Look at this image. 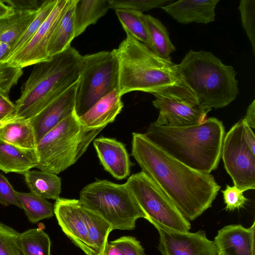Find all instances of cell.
I'll use <instances>...</instances> for the list:
<instances>
[{
    "mask_svg": "<svg viewBox=\"0 0 255 255\" xmlns=\"http://www.w3.org/2000/svg\"><path fill=\"white\" fill-rule=\"evenodd\" d=\"M132 135L131 155L184 218L193 221L212 206L221 189L212 174L175 159L144 133L133 132Z\"/></svg>",
    "mask_w": 255,
    "mask_h": 255,
    "instance_id": "6da1fadb",
    "label": "cell"
},
{
    "mask_svg": "<svg viewBox=\"0 0 255 255\" xmlns=\"http://www.w3.org/2000/svg\"><path fill=\"white\" fill-rule=\"evenodd\" d=\"M144 134L166 153L187 166L210 174L220 162L225 132L222 122L212 117L200 124L182 127L152 123Z\"/></svg>",
    "mask_w": 255,
    "mask_h": 255,
    "instance_id": "7a4b0ae2",
    "label": "cell"
},
{
    "mask_svg": "<svg viewBox=\"0 0 255 255\" xmlns=\"http://www.w3.org/2000/svg\"><path fill=\"white\" fill-rule=\"evenodd\" d=\"M82 57L71 46L34 65L21 87L13 113L5 122L29 120L77 82Z\"/></svg>",
    "mask_w": 255,
    "mask_h": 255,
    "instance_id": "3957f363",
    "label": "cell"
},
{
    "mask_svg": "<svg viewBox=\"0 0 255 255\" xmlns=\"http://www.w3.org/2000/svg\"><path fill=\"white\" fill-rule=\"evenodd\" d=\"M126 38L114 49L119 65V94L132 91L153 95L187 86L172 61L158 57L145 45L126 32Z\"/></svg>",
    "mask_w": 255,
    "mask_h": 255,
    "instance_id": "277c9868",
    "label": "cell"
},
{
    "mask_svg": "<svg viewBox=\"0 0 255 255\" xmlns=\"http://www.w3.org/2000/svg\"><path fill=\"white\" fill-rule=\"evenodd\" d=\"M177 69L200 105L211 110L224 108L239 94L236 72L210 52L188 51Z\"/></svg>",
    "mask_w": 255,
    "mask_h": 255,
    "instance_id": "5b68a950",
    "label": "cell"
},
{
    "mask_svg": "<svg viewBox=\"0 0 255 255\" xmlns=\"http://www.w3.org/2000/svg\"><path fill=\"white\" fill-rule=\"evenodd\" d=\"M104 128L85 127L74 111L37 143L36 168L55 174L65 170L80 158Z\"/></svg>",
    "mask_w": 255,
    "mask_h": 255,
    "instance_id": "8992f818",
    "label": "cell"
},
{
    "mask_svg": "<svg viewBox=\"0 0 255 255\" xmlns=\"http://www.w3.org/2000/svg\"><path fill=\"white\" fill-rule=\"evenodd\" d=\"M79 200L110 223L113 230H134L137 219L146 218L126 183L98 180L82 189Z\"/></svg>",
    "mask_w": 255,
    "mask_h": 255,
    "instance_id": "52a82bcc",
    "label": "cell"
},
{
    "mask_svg": "<svg viewBox=\"0 0 255 255\" xmlns=\"http://www.w3.org/2000/svg\"><path fill=\"white\" fill-rule=\"evenodd\" d=\"M119 65L114 50L82 56L74 112L79 118L98 101L119 89Z\"/></svg>",
    "mask_w": 255,
    "mask_h": 255,
    "instance_id": "ba28073f",
    "label": "cell"
},
{
    "mask_svg": "<svg viewBox=\"0 0 255 255\" xmlns=\"http://www.w3.org/2000/svg\"><path fill=\"white\" fill-rule=\"evenodd\" d=\"M151 224L169 230L189 232L190 222L160 188L143 172L131 175L126 183Z\"/></svg>",
    "mask_w": 255,
    "mask_h": 255,
    "instance_id": "9c48e42d",
    "label": "cell"
},
{
    "mask_svg": "<svg viewBox=\"0 0 255 255\" xmlns=\"http://www.w3.org/2000/svg\"><path fill=\"white\" fill-rule=\"evenodd\" d=\"M152 104L159 111L154 124L182 127L203 122L211 111L201 106L187 86L176 87L153 95Z\"/></svg>",
    "mask_w": 255,
    "mask_h": 255,
    "instance_id": "30bf717a",
    "label": "cell"
},
{
    "mask_svg": "<svg viewBox=\"0 0 255 255\" xmlns=\"http://www.w3.org/2000/svg\"><path fill=\"white\" fill-rule=\"evenodd\" d=\"M243 128L241 120L225 135L221 157L234 186L246 191L255 189V155L244 141Z\"/></svg>",
    "mask_w": 255,
    "mask_h": 255,
    "instance_id": "8fae6325",
    "label": "cell"
},
{
    "mask_svg": "<svg viewBox=\"0 0 255 255\" xmlns=\"http://www.w3.org/2000/svg\"><path fill=\"white\" fill-rule=\"evenodd\" d=\"M68 2V0H57L53 9L31 39L18 51L2 62L23 69L50 59L48 45Z\"/></svg>",
    "mask_w": 255,
    "mask_h": 255,
    "instance_id": "7c38bea8",
    "label": "cell"
},
{
    "mask_svg": "<svg viewBox=\"0 0 255 255\" xmlns=\"http://www.w3.org/2000/svg\"><path fill=\"white\" fill-rule=\"evenodd\" d=\"M151 224L158 232L157 248L162 255H218L214 241L207 238L204 231L181 232L156 223Z\"/></svg>",
    "mask_w": 255,
    "mask_h": 255,
    "instance_id": "4fadbf2b",
    "label": "cell"
},
{
    "mask_svg": "<svg viewBox=\"0 0 255 255\" xmlns=\"http://www.w3.org/2000/svg\"><path fill=\"white\" fill-rule=\"evenodd\" d=\"M54 213L65 234L87 255H92L88 233L86 208L79 200L59 198Z\"/></svg>",
    "mask_w": 255,
    "mask_h": 255,
    "instance_id": "5bb4252c",
    "label": "cell"
},
{
    "mask_svg": "<svg viewBox=\"0 0 255 255\" xmlns=\"http://www.w3.org/2000/svg\"><path fill=\"white\" fill-rule=\"evenodd\" d=\"M77 85V82L27 120L33 128L37 144L48 132L73 113Z\"/></svg>",
    "mask_w": 255,
    "mask_h": 255,
    "instance_id": "9a60e30c",
    "label": "cell"
},
{
    "mask_svg": "<svg viewBox=\"0 0 255 255\" xmlns=\"http://www.w3.org/2000/svg\"><path fill=\"white\" fill-rule=\"evenodd\" d=\"M255 221L249 228L229 225L218 232L213 241L219 255H255Z\"/></svg>",
    "mask_w": 255,
    "mask_h": 255,
    "instance_id": "2e32d148",
    "label": "cell"
},
{
    "mask_svg": "<svg viewBox=\"0 0 255 255\" xmlns=\"http://www.w3.org/2000/svg\"><path fill=\"white\" fill-rule=\"evenodd\" d=\"M93 144L105 169L114 177L121 180L130 173L131 162L125 145L115 138L102 137Z\"/></svg>",
    "mask_w": 255,
    "mask_h": 255,
    "instance_id": "e0dca14e",
    "label": "cell"
},
{
    "mask_svg": "<svg viewBox=\"0 0 255 255\" xmlns=\"http://www.w3.org/2000/svg\"><path fill=\"white\" fill-rule=\"evenodd\" d=\"M220 0H180L161 8L182 24H207L215 20V9Z\"/></svg>",
    "mask_w": 255,
    "mask_h": 255,
    "instance_id": "ac0fdd59",
    "label": "cell"
},
{
    "mask_svg": "<svg viewBox=\"0 0 255 255\" xmlns=\"http://www.w3.org/2000/svg\"><path fill=\"white\" fill-rule=\"evenodd\" d=\"M118 89L103 97L88 111L79 118L80 122L90 128L106 127L114 121L122 111L124 104Z\"/></svg>",
    "mask_w": 255,
    "mask_h": 255,
    "instance_id": "d6986e66",
    "label": "cell"
},
{
    "mask_svg": "<svg viewBox=\"0 0 255 255\" xmlns=\"http://www.w3.org/2000/svg\"><path fill=\"white\" fill-rule=\"evenodd\" d=\"M38 162L35 150L21 148L0 139V170L5 173L23 174L36 168Z\"/></svg>",
    "mask_w": 255,
    "mask_h": 255,
    "instance_id": "ffe728a7",
    "label": "cell"
},
{
    "mask_svg": "<svg viewBox=\"0 0 255 255\" xmlns=\"http://www.w3.org/2000/svg\"><path fill=\"white\" fill-rule=\"evenodd\" d=\"M37 9H17L11 7L0 17V43L8 44L11 49L23 35L36 16Z\"/></svg>",
    "mask_w": 255,
    "mask_h": 255,
    "instance_id": "44dd1931",
    "label": "cell"
},
{
    "mask_svg": "<svg viewBox=\"0 0 255 255\" xmlns=\"http://www.w3.org/2000/svg\"><path fill=\"white\" fill-rule=\"evenodd\" d=\"M76 0H68L65 9L57 24L48 47L50 58L71 47L75 37V8Z\"/></svg>",
    "mask_w": 255,
    "mask_h": 255,
    "instance_id": "7402d4cb",
    "label": "cell"
},
{
    "mask_svg": "<svg viewBox=\"0 0 255 255\" xmlns=\"http://www.w3.org/2000/svg\"><path fill=\"white\" fill-rule=\"evenodd\" d=\"M32 194L45 199L57 200L61 193V179L57 174L41 170H28L23 174Z\"/></svg>",
    "mask_w": 255,
    "mask_h": 255,
    "instance_id": "603a6c76",
    "label": "cell"
},
{
    "mask_svg": "<svg viewBox=\"0 0 255 255\" xmlns=\"http://www.w3.org/2000/svg\"><path fill=\"white\" fill-rule=\"evenodd\" d=\"M0 139L28 150H35L37 145L33 128L27 120L4 122L0 127Z\"/></svg>",
    "mask_w": 255,
    "mask_h": 255,
    "instance_id": "cb8c5ba5",
    "label": "cell"
},
{
    "mask_svg": "<svg viewBox=\"0 0 255 255\" xmlns=\"http://www.w3.org/2000/svg\"><path fill=\"white\" fill-rule=\"evenodd\" d=\"M110 8L108 0H76L75 8V37L94 24Z\"/></svg>",
    "mask_w": 255,
    "mask_h": 255,
    "instance_id": "d4e9b609",
    "label": "cell"
},
{
    "mask_svg": "<svg viewBox=\"0 0 255 255\" xmlns=\"http://www.w3.org/2000/svg\"><path fill=\"white\" fill-rule=\"evenodd\" d=\"M150 43V49L158 57L171 61L170 55L176 50L166 27L156 18L144 14Z\"/></svg>",
    "mask_w": 255,
    "mask_h": 255,
    "instance_id": "484cf974",
    "label": "cell"
},
{
    "mask_svg": "<svg viewBox=\"0 0 255 255\" xmlns=\"http://www.w3.org/2000/svg\"><path fill=\"white\" fill-rule=\"evenodd\" d=\"M85 211L88 239L92 255H103L109 243L108 236L113 230L112 226L93 211L86 208Z\"/></svg>",
    "mask_w": 255,
    "mask_h": 255,
    "instance_id": "4316f807",
    "label": "cell"
},
{
    "mask_svg": "<svg viewBox=\"0 0 255 255\" xmlns=\"http://www.w3.org/2000/svg\"><path fill=\"white\" fill-rule=\"evenodd\" d=\"M17 198L28 220L32 223L53 216L54 206L47 199L39 197L31 192L16 191Z\"/></svg>",
    "mask_w": 255,
    "mask_h": 255,
    "instance_id": "83f0119b",
    "label": "cell"
},
{
    "mask_svg": "<svg viewBox=\"0 0 255 255\" xmlns=\"http://www.w3.org/2000/svg\"><path fill=\"white\" fill-rule=\"evenodd\" d=\"M19 243L23 255H50V239L43 227L20 233Z\"/></svg>",
    "mask_w": 255,
    "mask_h": 255,
    "instance_id": "f1b7e54d",
    "label": "cell"
},
{
    "mask_svg": "<svg viewBox=\"0 0 255 255\" xmlns=\"http://www.w3.org/2000/svg\"><path fill=\"white\" fill-rule=\"evenodd\" d=\"M115 10L125 31L150 49L144 14L131 9L119 8Z\"/></svg>",
    "mask_w": 255,
    "mask_h": 255,
    "instance_id": "f546056e",
    "label": "cell"
},
{
    "mask_svg": "<svg viewBox=\"0 0 255 255\" xmlns=\"http://www.w3.org/2000/svg\"><path fill=\"white\" fill-rule=\"evenodd\" d=\"M57 1V0H47L41 3L36 16L28 26L23 35L12 46L9 54L6 58L14 54L26 45L31 39L55 7Z\"/></svg>",
    "mask_w": 255,
    "mask_h": 255,
    "instance_id": "4dcf8cb0",
    "label": "cell"
},
{
    "mask_svg": "<svg viewBox=\"0 0 255 255\" xmlns=\"http://www.w3.org/2000/svg\"><path fill=\"white\" fill-rule=\"evenodd\" d=\"M19 234L13 228L0 222V255H23Z\"/></svg>",
    "mask_w": 255,
    "mask_h": 255,
    "instance_id": "1f68e13d",
    "label": "cell"
},
{
    "mask_svg": "<svg viewBox=\"0 0 255 255\" xmlns=\"http://www.w3.org/2000/svg\"><path fill=\"white\" fill-rule=\"evenodd\" d=\"M239 9L243 27L250 41L255 55V0H242Z\"/></svg>",
    "mask_w": 255,
    "mask_h": 255,
    "instance_id": "d6a6232c",
    "label": "cell"
},
{
    "mask_svg": "<svg viewBox=\"0 0 255 255\" xmlns=\"http://www.w3.org/2000/svg\"><path fill=\"white\" fill-rule=\"evenodd\" d=\"M22 74V69L7 62H0V97L9 98L11 89L17 83Z\"/></svg>",
    "mask_w": 255,
    "mask_h": 255,
    "instance_id": "836d02e7",
    "label": "cell"
},
{
    "mask_svg": "<svg viewBox=\"0 0 255 255\" xmlns=\"http://www.w3.org/2000/svg\"><path fill=\"white\" fill-rule=\"evenodd\" d=\"M110 8L131 9L142 12L169 4L171 0H108Z\"/></svg>",
    "mask_w": 255,
    "mask_h": 255,
    "instance_id": "e575fe53",
    "label": "cell"
},
{
    "mask_svg": "<svg viewBox=\"0 0 255 255\" xmlns=\"http://www.w3.org/2000/svg\"><path fill=\"white\" fill-rule=\"evenodd\" d=\"M244 192L235 186L227 185L225 189L221 191L226 204V210L233 211L243 208L248 201L244 195Z\"/></svg>",
    "mask_w": 255,
    "mask_h": 255,
    "instance_id": "d590c367",
    "label": "cell"
},
{
    "mask_svg": "<svg viewBox=\"0 0 255 255\" xmlns=\"http://www.w3.org/2000/svg\"><path fill=\"white\" fill-rule=\"evenodd\" d=\"M0 204L7 206L14 205L22 209L18 201L16 191L13 189L7 179L0 173Z\"/></svg>",
    "mask_w": 255,
    "mask_h": 255,
    "instance_id": "8d00e7d4",
    "label": "cell"
},
{
    "mask_svg": "<svg viewBox=\"0 0 255 255\" xmlns=\"http://www.w3.org/2000/svg\"><path fill=\"white\" fill-rule=\"evenodd\" d=\"M124 255H146L140 243L135 238L124 236L115 240Z\"/></svg>",
    "mask_w": 255,
    "mask_h": 255,
    "instance_id": "74e56055",
    "label": "cell"
},
{
    "mask_svg": "<svg viewBox=\"0 0 255 255\" xmlns=\"http://www.w3.org/2000/svg\"><path fill=\"white\" fill-rule=\"evenodd\" d=\"M15 105L9 99L0 97V122H5L13 113Z\"/></svg>",
    "mask_w": 255,
    "mask_h": 255,
    "instance_id": "f35d334b",
    "label": "cell"
},
{
    "mask_svg": "<svg viewBox=\"0 0 255 255\" xmlns=\"http://www.w3.org/2000/svg\"><path fill=\"white\" fill-rule=\"evenodd\" d=\"M243 122V136L245 143L247 144L252 153L255 155V136L254 131L242 119Z\"/></svg>",
    "mask_w": 255,
    "mask_h": 255,
    "instance_id": "ab89813d",
    "label": "cell"
},
{
    "mask_svg": "<svg viewBox=\"0 0 255 255\" xmlns=\"http://www.w3.org/2000/svg\"><path fill=\"white\" fill-rule=\"evenodd\" d=\"M245 123L251 128H255V100L248 106L246 116L243 119Z\"/></svg>",
    "mask_w": 255,
    "mask_h": 255,
    "instance_id": "60d3db41",
    "label": "cell"
},
{
    "mask_svg": "<svg viewBox=\"0 0 255 255\" xmlns=\"http://www.w3.org/2000/svg\"><path fill=\"white\" fill-rule=\"evenodd\" d=\"M11 47L8 44L0 43V62L8 56Z\"/></svg>",
    "mask_w": 255,
    "mask_h": 255,
    "instance_id": "b9f144b4",
    "label": "cell"
},
{
    "mask_svg": "<svg viewBox=\"0 0 255 255\" xmlns=\"http://www.w3.org/2000/svg\"><path fill=\"white\" fill-rule=\"evenodd\" d=\"M11 9V7L5 0H0V17L7 13Z\"/></svg>",
    "mask_w": 255,
    "mask_h": 255,
    "instance_id": "7bdbcfd3",
    "label": "cell"
},
{
    "mask_svg": "<svg viewBox=\"0 0 255 255\" xmlns=\"http://www.w3.org/2000/svg\"><path fill=\"white\" fill-rule=\"evenodd\" d=\"M4 123H0V127L1 126H2V125L4 124Z\"/></svg>",
    "mask_w": 255,
    "mask_h": 255,
    "instance_id": "ee69618b",
    "label": "cell"
},
{
    "mask_svg": "<svg viewBox=\"0 0 255 255\" xmlns=\"http://www.w3.org/2000/svg\"></svg>",
    "mask_w": 255,
    "mask_h": 255,
    "instance_id": "f6af8a7d",
    "label": "cell"
}]
</instances>
